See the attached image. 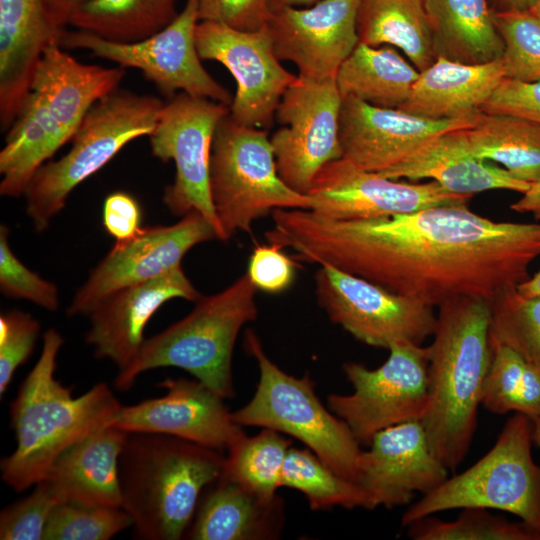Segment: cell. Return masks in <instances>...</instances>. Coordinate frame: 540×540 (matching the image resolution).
<instances>
[{"label":"cell","mask_w":540,"mask_h":540,"mask_svg":"<svg viewBox=\"0 0 540 540\" xmlns=\"http://www.w3.org/2000/svg\"><path fill=\"white\" fill-rule=\"evenodd\" d=\"M272 219L269 244L433 308L463 297L492 303L528 279L540 256V223L497 222L466 205L362 220L276 209Z\"/></svg>","instance_id":"1"},{"label":"cell","mask_w":540,"mask_h":540,"mask_svg":"<svg viewBox=\"0 0 540 540\" xmlns=\"http://www.w3.org/2000/svg\"><path fill=\"white\" fill-rule=\"evenodd\" d=\"M491 302L463 297L439 307L428 349V402L421 423L449 471L465 459L492 358Z\"/></svg>","instance_id":"2"},{"label":"cell","mask_w":540,"mask_h":540,"mask_svg":"<svg viewBox=\"0 0 540 540\" xmlns=\"http://www.w3.org/2000/svg\"><path fill=\"white\" fill-rule=\"evenodd\" d=\"M63 342L54 328L44 333L39 359L10 405L16 447L0 467L2 480L16 492L40 482L65 450L106 426L121 406L103 382L73 397L71 389L55 378Z\"/></svg>","instance_id":"3"},{"label":"cell","mask_w":540,"mask_h":540,"mask_svg":"<svg viewBox=\"0 0 540 540\" xmlns=\"http://www.w3.org/2000/svg\"><path fill=\"white\" fill-rule=\"evenodd\" d=\"M221 452L163 434H128L119 458L120 490L139 538L185 536L203 491L223 474Z\"/></svg>","instance_id":"4"},{"label":"cell","mask_w":540,"mask_h":540,"mask_svg":"<svg viewBox=\"0 0 540 540\" xmlns=\"http://www.w3.org/2000/svg\"><path fill=\"white\" fill-rule=\"evenodd\" d=\"M257 290L245 273L222 291L201 296L188 315L145 339L135 358L118 371L114 386L127 391L145 371L176 367L224 399L232 398L233 349L242 327L257 317Z\"/></svg>","instance_id":"5"},{"label":"cell","mask_w":540,"mask_h":540,"mask_svg":"<svg viewBox=\"0 0 540 540\" xmlns=\"http://www.w3.org/2000/svg\"><path fill=\"white\" fill-rule=\"evenodd\" d=\"M164 103L157 97L119 87L98 100L73 136L70 150L60 159L43 164L26 189V212L35 231L46 230L73 189L128 143L150 136Z\"/></svg>","instance_id":"6"},{"label":"cell","mask_w":540,"mask_h":540,"mask_svg":"<svg viewBox=\"0 0 540 540\" xmlns=\"http://www.w3.org/2000/svg\"><path fill=\"white\" fill-rule=\"evenodd\" d=\"M244 347L257 362L259 381L252 399L232 412L233 420L298 439L336 473L356 482L360 443L348 425L321 403L310 375L284 372L251 329L245 333Z\"/></svg>","instance_id":"7"},{"label":"cell","mask_w":540,"mask_h":540,"mask_svg":"<svg viewBox=\"0 0 540 540\" xmlns=\"http://www.w3.org/2000/svg\"><path fill=\"white\" fill-rule=\"evenodd\" d=\"M531 431V420L515 413L482 458L410 505L401 525L451 509L481 507L514 514L540 535V466L532 457Z\"/></svg>","instance_id":"8"},{"label":"cell","mask_w":540,"mask_h":540,"mask_svg":"<svg viewBox=\"0 0 540 540\" xmlns=\"http://www.w3.org/2000/svg\"><path fill=\"white\" fill-rule=\"evenodd\" d=\"M209 183L227 240L237 232L250 233L255 220L275 209L311 207L307 194L293 190L279 176L267 131L239 124L229 112L213 136Z\"/></svg>","instance_id":"9"},{"label":"cell","mask_w":540,"mask_h":540,"mask_svg":"<svg viewBox=\"0 0 540 540\" xmlns=\"http://www.w3.org/2000/svg\"><path fill=\"white\" fill-rule=\"evenodd\" d=\"M378 368L348 362L343 365L353 387L348 395L330 394L329 409L350 428L360 445H369L381 430L421 421L428 402V349L398 342Z\"/></svg>","instance_id":"10"},{"label":"cell","mask_w":540,"mask_h":540,"mask_svg":"<svg viewBox=\"0 0 540 540\" xmlns=\"http://www.w3.org/2000/svg\"><path fill=\"white\" fill-rule=\"evenodd\" d=\"M229 106L180 92L160 112L150 134L151 152L162 162L173 161L176 175L163 194V202L174 216L196 211L215 229L218 239L226 236L216 215L210 193L209 170L212 140Z\"/></svg>","instance_id":"11"},{"label":"cell","mask_w":540,"mask_h":540,"mask_svg":"<svg viewBox=\"0 0 540 540\" xmlns=\"http://www.w3.org/2000/svg\"><path fill=\"white\" fill-rule=\"evenodd\" d=\"M196 0H187L177 17L165 28L136 43L121 44L104 40L86 31H63V49H84L94 56L135 68L167 97L177 91L230 106L232 98L204 68L196 47L199 23Z\"/></svg>","instance_id":"12"},{"label":"cell","mask_w":540,"mask_h":540,"mask_svg":"<svg viewBox=\"0 0 540 540\" xmlns=\"http://www.w3.org/2000/svg\"><path fill=\"white\" fill-rule=\"evenodd\" d=\"M318 304L355 339L389 349L398 342L421 344L433 335L434 308L371 281L321 265L314 276Z\"/></svg>","instance_id":"13"},{"label":"cell","mask_w":540,"mask_h":540,"mask_svg":"<svg viewBox=\"0 0 540 540\" xmlns=\"http://www.w3.org/2000/svg\"><path fill=\"white\" fill-rule=\"evenodd\" d=\"M341 103L335 79L315 82L298 77L282 96L275 112L281 127L270 141L278 174L293 190L307 194L320 170L342 158Z\"/></svg>","instance_id":"14"},{"label":"cell","mask_w":540,"mask_h":540,"mask_svg":"<svg viewBox=\"0 0 540 540\" xmlns=\"http://www.w3.org/2000/svg\"><path fill=\"white\" fill-rule=\"evenodd\" d=\"M195 40L200 58L221 63L236 81L231 118L245 126L270 128L282 96L298 76L281 65L266 25L246 31L199 21Z\"/></svg>","instance_id":"15"},{"label":"cell","mask_w":540,"mask_h":540,"mask_svg":"<svg viewBox=\"0 0 540 540\" xmlns=\"http://www.w3.org/2000/svg\"><path fill=\"white\" fill-rule=\"evenodd\" d=\"M213 239H218L213 226L192 211L173 225L141 228L128 239L116 240L77 290L66 314L87 316L105 296L174 270L191 248Z\"/></svg>","instance_id":"16"},{"label":"cell","mask_w":540,"mask_h":540,"mask_svg":"<svg viewBox=\"0 0 540 540\" xmlns=\"http://www.w3.org/2000/svg\"><path fill=\"white\" fill-rule=\"evenodd\" d=\"M307 195L309 210L337 220H362L408 214L444 205H466L468 195L454 194L435 181L403 182L357 168L340 158L326 164Z\"/></svg>","instance_id":"17"},{"label":"cell","mask_w":540,"mask_h":540,"mask_svg":"<svg viewBox=\"0 0 540 540\" xmlns=\"http://www.w3.org/2000/svg\"><path fill=\"white\" fill-rule=\"evenodd\" d=\"M158 386L166 389L165 395L121 405L107 426L173 436L219 451L245 434L224 398L197 379L167 378Z\"/></svg>","instance_id":"18"},{"label":"cell","mask_w":540,"mask_h":540,"mask_svg":"<svg viewBox=\"0 0 540 540\" xmlns=\"http://www.w3.org/2000/svg\"><path fill=\"white\" fill-rule=\"evenodd\" d=\"M358 5L359 0H322L270 14L266 27L276 56L292 62L301 79L334 80L359 43Z\"/></svg>","instance_id":"19"},{"label":"cell","mask_w":540,"mask_h":540,"mask_svg":"<svg viewBox=\"0 0 540 540\" xmlns=\"http://www.w3.org/2000/svg\"><path fill=\"white\" fill-rule=\"evenodd\" d=\"M478 112L461 118L432 120L400 109L375 107L353 97L342 98L339 114L342 158L359 169L381 172L400 163L432 138L471 127Z\"/></svg>","instance_id":"20"},{"label":"cell","mask_w":540,"mask_h":540,"mask_svg":"<svg viewBox=\"0 0 540 540\" xmlns=\"http://www.w3.org/2000/svg\"><path fill=\"white\" fill-rule=\"evenodd\" d=\"M368 446L359 456L356 483L367 493L372 510L407 505L416 492L427 494L449 477L421 421L385 428Z\"/></svg>","instance_id":"21"},{"label":"cell","mask_w":540,"mask_h":540,"mask_svg":"<svg viewBox=\"0 0 540 540\" xmlns=\"http://www.w3.org/2000/svg\"><path fill=\"white\" fill-rule=\"evenodd\" d=\"M201 294L182 266L154 279L128 285L102 298L89 312L85 341L98 359L124 369L142 347L144 329L167 301L182 298L196 302Z\"/></svg>","instance_id":"22"},{"label":"cell","mask_w":540,"mask_h":540,"mask_svg":"<svg viewBox=\"0 0 540 540\" xmlns=\"http://www.w3.org/2000/svg\"><path fill=\"white\" fill-rule=\"evenodd\" d=\"M125 74L118 65L81 63L57 43L45 50L30 88L44 100L58 148L72 140L92 106L117 89Z\"/></svg>","instance_id":"23"},{"label":"cell","mask_w":540,"mask_h":540,"mask_svg":"<svg viewBox=\"0 0 540 540\" xmlns=\"http://www.w3.org/2000/svg\"><path fill=\"white\" fill-rule=\"evenodd\" d=\"M63 31L49 23L42 0H0L2 131L15 119L43 53L50 45L59 44Z\"/></svg>","instance_id":"24"},{"label":"cell","mask_w":540,"mask_h":540,"mask_svg":"<svg viewBox=\"0 0 540 540\" xmlns=\"http://www.w3.org/2000/svg\"><path fill=\"white\" fill-rule=\"evenodd\" d=\"M440 134L400 163L376 174L389 179H431L445 190L460 195L504 189L525 193L530 183L513 177L506 169L473 155L462 131Z\"/></svg>","instance_id":"25"},{"label":"cell","mask_w":540,"mask_h":540,"mask_svg":"<svg viewBox=\"0 0 540 540\" xmlns=\"http://www.w3.org/2000/svg\"><path fill=\"white\" fill-rule=\"evenodd\" d=\"M128 432L103 426L65 450L43 478L63 502L122 507L119 458Z\"/></svg>","instance_id":"26"},{"label":"cell","mask_w":540,"mask_h":540,"mask_svg":"<svg viewBox=\"0 0 540 540\" xmlns=\"http://www.w3.org/2000/svg\"><path fill=\"white\" fill-rule=\"evenodd\" d=\"M279 495L263 499L221 475L199 500L185 537L193 540H271L284 525Z\"/></svg>","instance_id":"27"},{"label":"cell","mask_w":540,"mask_h":540,"mask_svg":"<svg viewBox=\"0 0 540 540\" xmlns=\"http://www.w3.org/2000/svg\"><path fill=\"white\" fill-rule=\"evenodd\" d=\"M503 77L501 59L467 64L437 57L419 73L400 110L432 120L470 116L481 109Z\"/></svg>","instance_id":"28"},{"label":"cell","mask_w":540,"mask_h":540,"mask_svg":"<svg viewBox=\"0 0 540 540\" xmlns=\"http://www.w3.org/2000/svg\"><path fill=\"white\" fill-rule=\"evenodd\" d=\"M435 57L482 64L500 60L504 42L488 0H424Z\"/></svg>","instance_id":"29"},{"label":"cell","mask_w":540,"mask_h":540,"mask_svg":"<svg viewBox=\"0 0 540 540\" xmlns=\"http://www.w3.org/2000/svg\"><path fill=\"white\" fill-rule=\"evenodd\" d=\"M419 71L390 45L359 42L341 64L335 82L342 98L400 109L407 101Z\"/></svg>","instance_id":"30"},{"label":"cell","mask_w":540,"mask_h":540,"mask_svg":"<svg viewBox=\"0 0 540 540\" xmlns=\"http://www.w3.org/2000/svg\"><path fill=\"white\" fill-rule=\"evenodd\" d=\"M41 95L30 88L0 151V194L24 195L36 171L58 150Z\"/></svg>","instance_id":"31"},{"label":"cell","mask_w":540,"mask_h":540,"mask_svg":"<svg viewBox=\"0 0 540 540\" xmlns=\"http://www.w3.org/2000/svg\"><path fill=\"white\" fill-rule=\"evenodd\" d=\"M359 42L400 49L421 72L436 57L424 0H359Z\"/></svg>","instance_id":"32"},{"label":"cell","mask_w":540,"mask_h":540,"mask_svg":"<svg viewBox=\"0 0 540 540\" xmlns=\"http://www.w3.org/2000/svg\"><path fill=\"white\" fill-rule=\"evenodd\" d=\"M470 152L500 163L513 177L533 184L540 180V125L514 115L477 113L462 130Z\"/></svg>","instance_id":"33"},{"label":"cell","mask_w":540,"mask_h":540,"mask_svg":"<svg viewBox=\"0 0 540 540\" xmlns=\"http://www.w3.org/2000/svg\"><path fill=\"white\" fill-rule=\"evenodd\" d=\"M177 15L175 0H86L69 25L110 42L130 44L156 34Z\"/></svg>","instance_id":"34"},{"label":"cell","mask_w":540,"mask_h":540,"mask_svg":"<svg viewBox=\"0 0 540 540\" xmlns=\"http://www.w3.org/2000/svg\"><path fill=\"white\" fill-rule=\"evenodd\" d=\"M492 358L481 405L494 414L515 412L540 417V367L490 336Z\"/></svg>","instance_id":"35"},{"label":"cell","mask_w":540,"mask_h":540,"mask_svg":"<svg viewBox=\"0 0 540 540\" xmlns=\"http://www.w3.org/2000/svg\"><path fill=\"white\" fill-rule=\"evenodd\" d=\"M291 445L282 433L269 428L251 437L244 434L227 450L223 475L260 498L273 499Z\"/></svg>","instance_id":"36"},{"label":"cell","mask_w":540,"mask_h":540,"mask_svg":"<svg viewBox=\"0 0 540 540\" xmlns=\"http://www.w3.org/2000/svg\"><path fill=\"white\" fill-rule=\"evenodd\" d=\"M281 487L300 491L312 510L333 507L372 510L367 493L356 482L336 473L308 448L291 447L288 450Z\"/></svg>","instance_id":"37"},{"label":"cell","mask_w":540,"mask_h":540,"mask_svg":"<svg viewBox=\"0 0 540 540\" xmlns=\"http://www.w3.org/2000/svg\"><path fill=\"white\" fill-rule=\"evenodd\" d=\"M406 528L413 540H540V535L523 522H510L481 507L462 508L452 521L429 515Z\"/></svg>","instance_id":"38"},{"label":"cell","mask_w":540,"mask_h":540,"mask_svg":"<svg viewBox=\"0 0 540 540\" xmlns=\"http://www.w3.org/2000/svg\"><path fill=\"white\" fill-rule=\"evenodd\" d=\"M516 287L492 301L490 336L540 367V295L526 297Z\"/></svg>","instance_id":"39"},{"label":"cell","mask_w":540,"mask_h":540,"mask_svg":"<svg viewBox=\"0 0 540 540\" xmlns=\"http://www.w3.org/2000/svg\"><path fill=\"white\" fill-rule=\"evenodd\" d=\"M131 526L122 507L63 502L52 511L43 540H109Z\"/></svg>","instance_id":"40"},{"label":"cell","mask_w":540,"mask_h":540,"mask_svg":"<svg viewBox=\"0 0 540 540\" xmlns=\"http://www.w3.org/2000/svg\"><path fill=\"white\" fill-rule=\"evenodd\" d=\"M493 14L504 42L501 61L505 77L540 81V21L529 11Z\"/></svg>","instance_id":"41"},{"label":"cell","mask_w":540,"mask_h":540,"mask_svg":"<svg viewBox=\"0 0 540 540\" xmlns=\"http://www.w3.org/2000/svg\"><path fill=\"white\" fill-rule=\"evenodd\" d=\"M34 487L28 496L2 510L1 540H43L47 521L63 500L44 479Z\"/></svg>","instance_id":"42"},{"label":"cell","mask_w":540,"mask_h":540,"mask_svg":"<svg viewBox=\"0 0 540 540\" xmlns=\"http://www.w3.org/2000/svg\"><path fill=\"white\" fill-rule=\"evenodd\" d=\"M9 229L0 226V289L3 295L21 298L48 310L56 311L59 293L56 285L27 268L8 243Z\"/></svg>","instance_id":"43"},{"label":"cell","mask_w":540,"mask_h":540,"mask_svg":"<svg viewBox=\"0 0 540 540\" xmlns=\"http://www.w3.org/2000/svg\"><path fill=\"white\" fill-rule=\"evenodd\" d=\"M40 332L39 322L29 313L10 310L0 316V395L33 352Z\"/></svg>","instance_id":"44"},{"label":"cell","mask_w":540,"mask_h":540,"mask_svg":"<svg viewBox=\"0 0 540 540\" xmlns=\"http://www.w3.org/2000/svg\"><path fill=\"white\" fill-rule=\"evenodd\" d=\"M246 273L258 290L277 294L291 286L296 267L281 247L268 243L254 248Z\"/></svg>","instance_id":"45"},{"label":"cell","mask_w":540,"mask_h":540,"mask_svg":"<svg viewBox=\"0 0 540 540\" xmlns=\"http://www.w3.org/2000/svg\"><path fill=\"white\" fill-rule=\"evenodd\" d=\"M480 110L514 115L540 125V81L524 82L503 77Z\"/></svg>","instance_id":"46"},{"label":"cell","mask_w":540,"mask_h":540,"mask_svg":"<svg viewBox=\"0 0 540 540\" xmlns=\"http://www.w3.org/2000/svg\"><path fill=\"white\" fill-rule=\"evenodd\" d=\"M200 21L218 22L235 29L255 31L270 16L267 0H196Z\"/></svg>","instance_id":"47"},{"label":"cell","mask_w":540,"mask_h":540,"mask_svg":"<svg viewBox=\"0 0 540 540\" xmlns=\"http://www.w3.org/2000/svg\"><path fill=\"white\" fill-rule=\"evenodd\" d=\"M142 212L137 200L126 192L108 195L103 205V225L116 240H125L141 229Z\"/></svg>","instance_id":"48"},{"label":"cell","mask_w":540,"mask_h":540,"mask_svg":"<svg viewBox=\"0 0 540 540\" xmlns=\"http://www.w3.org/2000/svg\"><path fill=\"white\" fill-rule=\"evenodd\" d=\"M86 0H42L49 23L56 30H65L75 10Z\"/></svg>","instance_id":"49"},{"label":"cell","mask_w":540,"mask_h":540,"mask_svg":"<svg viewBox=\"0 0 540 540\" xmlns=\"http://www.w3.org/2000/svg\"><path fill=\"white\" fill-rule=\"evenodd\" d=\"M510 208L520 213H531L540 220V180L531 184L522 197L511 204Z\"/></svg>","instance_id":"50"},{"label":"cell","mask_w":540,"mask_h":540,"mask_svg":"<svg viewBox=\"0 0 540 540\" xmlns=\"http://www.w3.org/2000/svg\"><path fill=\"white\" fill-rule=\"evenodd\" d=\"M537 0H488L493 13L528 11Z\"/></svg>","instance_id":"51"},{"label":"cell","mask_w":540,"mask_h":540,"mask_svg":"<svg viewBox=\"0 0 540 540\" xmlns=\"http://www.w3.org/2000/svg\"><path fill=\"white\" fill-rule=\"evenodd\" d=\"M322 0H267L270 14L285 8H303L312 6Z\"/></svg>","instance_id":"52"},{"label":"cell","mask_w":540,"mask_h":540,"mask_svg":"<svg viewBox=\"0 0 540 540\" xmlns=\"http://www.w3.org/2000/svg\"><path fill=\"white\" fill-rule=\"evenodd\" d=\"M520 294L526 297L540 295V270L533 276L529 277L517 287Z\"/></svg>","instance_id":"53"},{"label":"cell","mask_w":540,"mask_h":540,"mask_svg":"<svg viewBox=\"0 0 540 540\" xmlns=\"http://www.w3.org/2000/svg\"><path fill=\"white\" fill-rule=\"evenodd\" d=\"M532 424V441L540 448V417L531 420Z\"/></svg>","instance_id":"54"},{"label":"cell","mask_w":540,"mask_h":540,"mask_svg":"<svg viewBox=\"0 0 540 540\" xmlns=\"http://www.w3.org/2000/svg\"><path fill=\"white\" fill-rule=\"evenodd\" d=\"M528 11L540 21V0H537Z\"/></svg>","instance_id":"55"}]
</instances>
